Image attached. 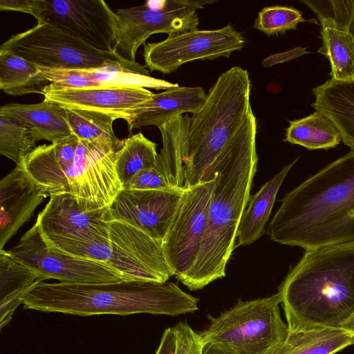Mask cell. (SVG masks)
Instances as JSON below:
<instances>
[{"mask_svg": "<svg viewBox=\"0 0 354 354\" xmlns=\"http://www.w3.org/2000/svg\"><path fill=\"white\" fill-rule=\"evenodd\" d=\"M39 68L52 84L64 88L142 87L167 90L179 86L150 75L112 68L90 71Z\"/></svg>", "mask_w": 354, "mask_h": 354, "instance_id": "cell-20", "label": "cell"}, {"mask_svg": "<svg viewBox=\"0 0 354 354\" xmlns=\"http://www.w3.org/2000/svg\"><path fill=\"white\" fill-rule=\"evenodd\" d=\"M190 117L178 115L158 127L162 147L156 167L170 185L184 188V165L189 156Z\"/></svg>", "mask_w": 354, "mask_h": 354, "instance_id": "cell-24", "label": "cell"}, {"mask_svg": "<svg viewBox=\"0 0 354 354\" xmlns=\"http://www.w3.org/2000/svg\"><path fill=\"white\" fill-rule=\"evenodd\" d=\"M309 53L306 48L298 46L290 50L270 55L261 62L264 67H270L274 65L291 61L297 57Z\"/></svg>", "mask_w": 354, "mask_h": 354, "instance_id": "cell-37", "label": "cell"}, {"mask_svg": "<svg viewBox=\"0 0 354 354\" xmlns=\"http://www.w3.org/2000/svg\"><path fill=\"white\" fill-rule=\"evenodd\" d=\"M215 1L168 0L147 1L142 6L117 10L113 50L136 62L138 48L152 35L169 36L197 29V10Z\"/></svg>", "mask_w": 354, "mask_h": 354, "instance_id": "cell-9", "label": "cell"}, {"mask_svg": "<svg viewBox=\"0 0 354 354\" xmlns=\"http://www.w3.org/2000/svg\"><path fill=\"white\" fill-rule=\"evenodd\" d=\"M36 140L19 120L0 114V153L20 165L35 148Z\"/></svg>", "mask_w": 354, "mask_h": 354, "instance_id": "cell-33", "label": "cell"}, {"mask_svg": "<svg viewBox=\"0 0 354 354\" xmlns=\"http://www.w3.org/2000/svg\"><path fill=\"white\" fill-rule=\"evenodd\" d=\"M93 48L113 51L116 15L102 0H34L32 15Z\"/></svg>", "mask_w": 354, "mask_h": 354, "instance_id": "cell-14", "label": "cell"}, {"mask_svg": "<svg viewBox=\"0 0 354 354\" xmlns=\"http://www.w3.org/2000/svg\"><path fill=\"white\" fill-rule=\"evenodd\" d=\"M278 292L289 331L342 328L354 315V243L306 251Z\"/></svg>", "mask_w": 354, "mask_h": 354, "instance_id": "cell-2", "label": "cell"}, {"mask_svg": "<svg viewBox=\"0 0 354 354\" xmlns=\"http://www.w3.org/2000/svg\"><path fill=\"white\" fill-rule=\"evenodd\" d=\"M174 328L176 354H203L205 344L198 333L195 332L186 322H179Z\"/></svg>", "mask_w": 354, "mask_h": 354, "instance_id": "cell-36", "label": "cell"}, {"mask_svg": "<svg viewBox=\"0 0 354 354\" xmlns=\"http://www.w3.org/2000/svg\"><path fill=\"white\" fill-rule=\"evenodd\" d=\"M49 197L36 220L44 237L86 241L109 235V222L104 219L105 209L84 211L69 194Z\"/></svg>", "mask_w": 354, "mask_h": 354, "instance_id": "cell-16", "label": "cell"}, {"mask_svg": "<svg viewBox=\"0 0 354 354\" xmlns=\"http://www.w3.org/2000/svg\"><path fill=\"white\" fill-rule=\"evenodd\" d=\"M304 21L302 13L293 7L272 6L259 12L254 28L270 36L295 30L299 23Z\"/></svg>", "mask_w": 354, "mask_h": 354, "instance_id": "cell-35", "label": "cell"}, {"mask_svg": "<svg viewBox=\"0 0 354 354\" xmlns=\"http://www.w3.org/2000/svg\"><path fill=\"white\" fill-rule=\"evenodd\" d=\"M245 44L243 35L230 24L216 30L196 29L145 44V66L151 72L170 74L195 60L229 58L232 53L241 50Z\"/></svg>", "mask_w": 354, "mask_h": 354, "instance_id": "cell-13", "label": "cell"}, {"mask_svg": "<svg viewBox=\"0 0 354 354\" xmlns=\"http://www.w3.org/2000/svg\"><path fill=\"white\" fill-rule=\"evenodd\" d=\"M258 160L256 138H252L223 151L208 169L203 181L215 174L216 178L201 249L185 285L189 290L202 289L225 276L239 223L250 200Z\"/></svg>", "mask_w": 354, "mask_h": 354, "instance_id": "cell-3", "label": "cell"}, {"mask_svg": "<svg viewBox=\"0 0 354 354\" xmlns=\"http://www.w3.org/2000/svg\"><path fill=\"white\" fill-rule=\"evenodd\" d=\"M176 337L174 326L165 330L155 354H176Z\"/></svg>", "mask_w": 354, "mask_h": 354, "instance_id": "cell-39", "label": "cell"}, {"mask_svg": "<svg viewBox=\"0 0 354 354\" xmlns=\"http://www.w3.org/2000/svg\"><path fill=\"white\" fill-rule=\"evenodd\" d=\"M120 148L106 142L80 140L62 194L73 196L84 211L108 207L123 189L115 164Z\"/></svg>", "mask_w": 354, "mask_h": 354, "instance_id": "cell-10", "label": "cell"}, {"mask_svg": "<svg viewBox=\"0 0 354 354\" xmlns=\"http://www.w3.org/2000/svg\"><path fill=\"white\" fill-rule=\"evenodd\" d=\"M34 0H1L0 10L32 15Z\"/></svg>", "mask_w": 354, "mask_h": 354, "instance_id": "cell-40", "label": "cell"}, {"mask_svg": "<svg viewBox=\"0 0 354 354\" xmlns=\"http://www.w3.org/2000/svg\"><path fill=\"white\" fill-rule=\"evenodd\" d=\"M322 46L318 53L328 58L331 78L342 82L354 81V38L348 32L322 28Z\"/></svg>", "mask_w": 354, "mask_h": 354, "instance_id": "cell-30", "label": "cell"}, {"mask_svg": "<svg viewBox=\"0 0 354 354\" xmlns=\"http://www.w3.org/2000/svg\"><path fill=\"white\" fill-rule=\"evenodd\" d=\"M316 111L327 116L338 129L342 140L354 151V81L332 78L313 88Z\"/></svg>", "mask_w": 354, "mask_h": 354, "instance_id": "cell-21", "label": "cell"}, {"mask_svg": "<svg viewBox=\"0 0 354 354\" xmlns=\"http://www.w3.org/2000/svg\"><path fill=\"white\" fill-rule=\"evenodd\" d=\"M342 328L354 335V315Z\"/></svg>", "mask_w": 354, "mask_h": 354, "instance_id": "cell-42", "label": "cell"}, {"mask_svg": "<svg viewBox=\"0 0 354 354\" xmlns=\"http://www.w3.org/2000/svg\"><path fill=\"white\" fill-rule=\"evenodd\" d=\"M0 51L15 54L38 67L48 69L90 71L112 68L150 75L145 66L129 61L114 50L96 49L41 22L11 37L1 44Z\"/></svg>", "mask_w": 354, "mask_h": 354, "instance_id": "cell-8", "label": "cell"}, {"mask_svg": "<svg viewBox=\"0 0 354 354\" xmlns=\"http://www.w3.org/2000/svg\"><path fill=\"white\" fill-rule=\"evenodd\" d=\"M66 110L71 131L80 140L122 146V140L118 139L113 132V124L115 120L113 117L94 111Z\"/></svg>", "mask_w": 354, "mask_h": 354, "instance_id": "cell-31", "label": "cell"}, {"mask_svg": "<svg viewBox=\"0 0 354 354\" xmlns=\"http://www.w3.org/2000/svg\"><path fill=\"white\" fill-rule=\"evenodd\" d=\"M203 354H238L234 351L216 344H205L203 350Z\"/></svg>", "mask_w": 354, "mask_h": 354, "instance_id": "cell-41", "label": "cell"}, {"mask_svg": "<svg viewBox=\"0 0 354 354\" xmlns=\"http://www.w3.org/2000/svg\"><path fill=\"white\" fill-rule=\"evenodd\" d=\"M215 176L185 191L171 226L162 241L172 273L185 285L195 266L204 238Z\"/></svg>", "mask_w": 354, "mask_h": 354, "instance_id": "cell-11", "label": "cell"}, {"mask_svg": "<svg viewBox=\"0 0 354 354\" xmlns=\"http://www.w3.org/2000/svg\"><path fill=\"white\" fill-rule=\"evenodd\" d=\"M198 301L171 281L122 280L102 283L41 282L22 304L24 309L82 317L138 313L178 316L197 310Z\"/></svg>", "mask_w": 354, "mask_h": 354, "instance_id": "cell-4", "label": "cell"}, {"mask_svg": "<svg viewBox=\"0 0 354 354\" xmlns=\"http://www.w3.org/2000/svg\"><path fill=\"white\" fill-rule=\"evenodd\" d=\"M153 94L142 87L71 88L51 83L43 95L64 109L97 111L128 122L137 107Z\"/></svg>", "mask_w": 354, "mask_h": 354, "instance_id": "cell-17", "label": "cell"}, {"mask_svg": "<svg viewBox=\"0 0 354 354\" xmlns=\"http://www.w3.org/2000/svg\"><path fill=\"white\" fill-rule=\"evenodd\" d=\"M51 82L39 67L26 59L0 51V88L8 95H44Z\"/></svg>", "mask_w": 354, "mask_h": 354, "instance_id": "cell-26", "label": "cell"}, {"mask_svg": "<svg viewBox=\"0 0 354 354\" xmlns=\"http://www.w3.org/2000/svg\"><path fill=\"white\" fill-rule=\"evenodd\" d=\"M156 147L157 144L141 132L122 140L115 153V164L123 189L138 172L156 166L158 154Z\"/></svg>", "mask_w": 354, "mask_h": 354, "instance_id": "cell-29", "label": "cell"}, {"mask_svg": "<svg viewBox=\"0 0 354 354\" xmlns=\"http://www.w3.org/2000/svg\"><path fill=\"white\" fill-rule=\"evenodd\" d=\"M0 114L12 117L24 124L37 142L44 140L54 143L73 133L66 109L45 99L33 104H4L0 108Z\"/></svg>", "mask_w": 354, "mask_h": 354, "instance_id": "cell-22", "label": "cell"}, {"mask_svg": "<svg viewBox=\"0 0 354 354\" xmlns=\"http://www.w3.org/2000/svg\"><path fill=\"white\" fill-rule=\"evenodd\" d=\"M207 94L200 86H176L152 96L140 104L127 122L129 131L153 125L158 128L185 113H196Z\"/></svg>", "mask_w": 354, "mask_h": 354, "instance_id": "cell-19", "label": "cell"}, {"mask_svg": "<svg viewBox=\"0 0 354 354\" xmlns=\"http://www.w3.org/2000/svg\"><path fill=\"white\" fill-rule=\"evenodd\" d=\"M354 344V335L342 328L289 331L277 354H334Z\"/></svg>", "mask_w": 354, "mask_h": 354, "instance_id": "cell-27", "label": "cell"}, {"mask_svg": "<svg viewBox=\"0 0 354 354\" xmlns=\"http://www.w3.org/2000/svg\"><path fill=\"white\" fill-rule=\"evenodd\" d=\"M185 189H122L104 212L106 221L120 220L162 243L178 209Z\"/></svg>", "mask_w": 354, "mask_h": 354, "instance_id": "cell-15", "label": "cell"}, {"mask_svg": "<svg viewBox=\"0 0 354 354\" xmlns=\"http://www.w3.org/2000/svg\"><path fill=\"white\" fill-rule=\"evenodd\" d=\"M109 222V233L106 237L86 241L44 238L48 243L66 253L109 265L125 280L168 281L172 273L162 243L126 221Z\"/></svg>", "mask_w": 354, "mask_h": 354, "instance_id": "cell-6", "label": "cell"}, {"mask_svg": "<svg viewBox=\"0 0 354 354\" xmlns=\"http://www.w3.org/2000/svg\"><path fill=\"white\" fill-rule=\"evenodd\" d=\"M251 90L248 71L233 66L221 74L201 108L190 117L185 189L203 182L208 169L225 149L257 136Z\"/></svg>", "mask_w": 354, "mask_h": 354, "instance_id": "cell-5", "label": "cell"}, {"mask_svg": "<svg viewBox=\"0 0 354 354\" xmlns=\"http://www.w3.org/2000/svg\"><path fill=\"white\" fill-rule=\"evenodd\" d=\"M80 139L74 133L71 134L54 145L55 155L46 162L39 188L47 196L62 193L64 176L73 163Z\"/></svg>", "mask_w": 354, "mask_h": 354, "instance_id": "cell-32", "label": "cell"}, {"mask_svg": "<svg viewBox=\"0 0 354 354\" xmlns=\"http://www.w3.org/2000/svg\"><path fill=\"white\" fill-rule=\"evenodd\" d=\"M44 196L24 169L17 165L0 181V250L43 202Z\"/></svg>", "mask_w": 354, "mask_h": 354, "instance_id": "cell-18", "label": "cell"}, {"mask_svg": "<svg viewBox=\"0 0 354 354\" xmlns=\"http://www.w3.org/2000/svg\"><path fill=\"white\" fill-rule=\"evenodd\" d=\"M319 19L322 28L348 32L354 38V0H300Z\"/></svg>", "mask_w": 354, "mask_h": 354, "instance_id": "cell-34", "label": "cell"}, {"mask_svg": "<svg viewBox=\"0 0 354 354\" xmlns=\"http://www.w3.org/2000/svg\"><path fill=\"white\" fill-rule=\"evenodd\" d=\"M16 261L64 283H102L125 280L109 265L75 257L48 243L35 222L12 248L6 250Z\"/></svg>", "mask_w": 354, "mask_h": 354, "instance_id": "cell-12", "label": "cell"}, {"mask_svg": "<svg viewBox=\"0 0 354 354\" xmlns=\"http://www.w3.org/2000/svg\"><path fill=\"white\" fill-rule=\"evenodd\" d=\"M279 292L264 298L241 299L209 324L199 335L204 344L225 346L238 354H277L289 334L281 315Z\"/></svg>", "mask_w": 354, "mask_h": 354, "instance_id": "cell-7", "label": "cell"}, {"mask_svg": "<svg viewBox=\"0 0 354 354\" xmlns=\"http://www.w3.org/2000/svg\"><path fill=\"white\" fill-rule=\"evenodd\" d=\"M47 278L38 270L14 259L0 250V328L12 319L24 298Z\"/></svg>", "mask_w": 354, "mask_h": 354, "instance_id": "cell-23", "label": "cell"}, {"mask_svg": "<svg viewBox=\"0 0 354 354\" xmlns=\"http://www.w3.org/2000/svg\"><path fill=\"white\" fill-rule=\"evenodd\" d=\"M157 171L156 166L138 172L130 180L124 189L148 190L150 183Z\"/></svg>", "mask_w": 354, "mask_h": 354, "instance_id": "cell-38", "label": "cell"}, {"mask_svg": "<svg viewBox=\"0 0 354 354\" xmlns=\"http://www.w3.org/2000/svg\"><path fill=\"white\" fill-rule=\"evenodd\" d=\"M341 140L340 133L333 122L316 111L305 118L290 121L283 140L310 150L335 147Z\"/></svg>", "mask_w": 354, "mask_h": 354, "instance_id": "cell-28", "label": "cell"}, {"mask_svg": "<svg viewBox=\"0 0 354 354\" xmlns=\"http://www.w3.org/2000/svg\"><path fill=\"white\" fill-rule=\"evenodd\" d=\"M298 159L284 166L252 196L241 216L237 231L238 243L235 246L249 245L264 234L279 188Z\"/></svg>", "mask_w": 354, "mask_h": 354, "instance_id": "cell-25", "label": "cell"}, {"mask_svg": "<svg viewBox=\"0 0 354 354\" xmlns=\"http://www.w3.org/2000/svg\"><path fill=\"white\" fill-rule=\"evenodd\" d=\"M269 223L278 243L306 251L354 243V151L288 192Z\"/></svg>", "mask_w": 354, "mask_h": 354, "instance_id": "cell-1", "label": "cell"}]
</instances>
